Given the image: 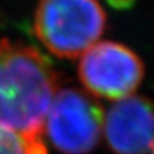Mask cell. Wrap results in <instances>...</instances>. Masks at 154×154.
<instances>
[{
  "label": "cell",
  "mask_w": 154,
  "mask_h": 154,
  "mask_svg": "<svg viewBox=\"0 0 154 154\" xmlns=\"http://www.w3.org/2000/svg\"><path fill=\"white\" fill-rule=\"evenodd\" d=\"M103 134L116 154H150L154 148V104L136 95L116 100L104 114Z\"/></svg>",
  "instance_id": "5"
},
{
  "label": "cell",
  "mask_w": 154,
  "mask_h": 154,
  "mask_svg": "<svg viewBox=\"0 0 154 154\" xmlns=\"http://www.w3.org/2000/svg\"><path fill=\"white\" fill-rule=\"evenodd\" d=\"M104 113L89 94L75 88L58 90L46 114L44 134L63 154H88L103 134Z\"/></svg>",
  "instance_id": "3"
},
{
  "label": "cell",
  "mask_w": 154,
  "mask_h": 154,
  "mask_svg": "<svg viewBox=\"0 0 154 154\" xmlns=\"http://www.w3.org/2000/svg\"><path fill=\"white\" fill-rule=\"evenodd\" d=\"M58 91V75L35 46L0 40V127L44 143L46 114Z\"/></svg>",
  "instance_id": "1"
},
{
  "label": "cell",
  "mask_w": 154,
  "mask_h": 154,
  "mask_svg": "<svg viewBox=\"0 0 154 154\" xmlns=\"http://www.w3.org/2000/svg\"><path fill=\"white\" fill-rule=\"evenodd\" d=\"M105 23L99 0H38L33 17L38 41L64 59L81 57L95 45Z\"/></svg>",
  "instance_id": "2"
},
{
  "label": "cell",
  "mask_w": 154,
  "mask_h": 154,
  "mask_svg": "<svg viewBox=\"0 0 154 154\" xmlns=\"http://www.w3.org/2000/svg\"><path fill=\"white\" fill-rule=\"evenodd\" d=\"M150 154H154V148H153V150H152V153Z\"/></svg>",
  "instance_id": "7"
},
{
  "label": "cell",
  "mask_w": 154,
  "mask_h": 154,
  "mask_svg": "<svg viewBox=\"0 0 154 154\" xmlns=\"http://www.w3.org/2000/svg\"><path fill=\"white\" fill-rule=\"evenodd\" d=\"M143 63L119 42L99 41L81 55L79 77L90 95L119 100L132 95L141 84Z\"/></svg>",
  "instance_id": "4"
},
{
  "label": "cell",
  "mask_w": 154,
  "mask_h": 154,
  "mask_svg": "<svg viewBox=\"0 0 154 154\" xmlns=\"http://www.w3.org/2000/svg\"><path fill=\"white\" fill-rule=\"evenodd\" d=\"M0 154H48L45 143H32L0 127Z\"/></svg>",
  "instance_id": "6"
}]
</instances>
